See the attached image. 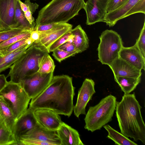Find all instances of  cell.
Returning a JSON list of instances; mask_svg holds the SVG:
<instances>
[{
  "mask_svg": "<svg viewBox=\"0 0 145 145\" xmlns=\"http://www.w3.org/2000/svg\"><path fill=\"white\" fill-rule=\"evenodd\" d=\"M74 89L72 77L66 75L53 76L43 91L31 99L29 108L33 110L49 109L69 117L73 111Z\"/></svg>",
  "mask_w": 145,
  "mask_h": 145,
  "instance_id": "obj_1",
  "label": "cell"
},
{
  "mask_svg": "<svg viewBox=\"0 0 145 145\" xmlns=\"http://www.w3.org/2000/svg\"><path fill=\"white\" fill-rule=\"evenodd\" d=\"M141 108L134 93L124 94L120 101H116L115 110L121 133L145 144V125Z\"/></svg>",
  "mask_w": 145,
  "mask_h": 145,
  "instance_id": "obj_2",
  "label": "cell"
},
{
  "mask_svg": "<svg viewBox=\"0 0 145 145\" xmlns=\"http://www.w3.org/2000/svg\"><path fill=\"white\" fill-rule=\"evenodd\" d=\"M84 0H52L39 11L35 26L54 23H67L83 8Z\"/></svg>",
  "mask_w": 145,
  "mask_h": 145,
  "instance_id": "obj_3",
  "label": "cell"
},
{
  "mask_svg": "<svg viewBox=\"0 0 145 145\" xmlns=\"http://www.w3.org/2000/svg\"><path fill=\"white\" fill-rule=\"evenodd\" d=\"M48 53L34 42L11 66L7 77L19 84L25 77L38 71L41 58Z\"/></svg>",
  "mask_w": 145,
  "mask_h": 145,
  "instance_id": "obj_4",
  "label": "cell"
},
{
  "mask_svg": "<svg viewBox=\"0 0 145 145\" xmlns=\"http://www.w3.org/2000/svg\"><path fill=\"white\" fill-rule=\"evenodd\" d=\"M116 97L109 95L94 106H90L84 119V128L93 132L111 121L115 110Z\"/></svg>",
  "mask_w": 145,
  "mask_h": 145,
  "instance_id": "obj_5",
  "label": "cell"
},
{
  "mask_svg": "<svg viewBox=\"0 0 145 145\" xmlns=\"http://www.w3.org/2000/svg\"><path fill=\"white\" fill-rule=\"evenodd\" d=\"M99 38L98 60L102 64L109 66L119 57V53L123 46L121 37L115 31L106 29L103 32Z\"/></svg>",
  "mask_w": 145,
  "mask_h": 145,
  "instance_id": "obj_6",
  "label": "cell"
},
{
  "mask_svg": "<svg viewBox=\"0 0 145 145\" xmlns=\"http://www.w3.org/2000/svg\"><path fill=\"white\" fill-rule=\"evenodd\" d=\"M11 109L16 120L27 110L31 99L19 84L8 82L0 92Z\"/></svg>",
  "mask_w": 145,
  "mask_h": 145,
  "instance_id": "obj_7",
  "label": "cell"
},
{
  "mask_svg": "<svg viewBox=\"0 0 145 145\" xmlns=\"http://www.w3.org/2000/svg\"><path fill=\"white\" fill-rule=\"evenodd\" d=\"M53 76V72L44 74L37 72L25 77L19 84L31 99L43 91Z\"/></svg>",
  "mask_w": 145,
  "mask_h": 145,
  "instance_id": "obj_8",
  "label": "cell"
},
{
  "mask_svg": "<svg viewBox=\"0 0 145 145\" xmlns=\"http://www.w3.org/2000/svg\"><path fill=\"white\" fill-rule=\"evenodd\" d=\"M95 85L94 82L91 79L86 78L83 82L78 91L76 103L73 109L74 115L77 117L78 118L81 114H86L87 105L95 93Z\"/></svg>",
  "mask_w": 145,
  "mask_h": 145,
  "instance_id": "obj_9",
  "label": "cell"
},
{
  "mask_svg": "<svg viewBox=\"0 0 145 145\" xmlns=\"http://www.w3.org/2000/svg\"><path fill=\"white\" fill-rule=\"evenodd\" d=\"M109 0H88L83 9L87 16L86 24L90 25L103 22L107 13L106 8Z\"/></svg>",
  "mask_w": 145,
  "mask_h": 145,
  "instance_id": "obj_10",
  "label": "cell"
},
{
  "mask_svg": "<svg viewBox=\"0 0 145 145\" xmlns=\"http://www.w3.org/2000/svg\"><path fill=\"white\" fill-rule=\"evenodd\" d=\"M22 139L35 140L47 143L49 145H61L57 131L45 129L38 124L32 130L20 136L16 142L19 139Z\"/></svg>",
  "mask_w": 145,
  "mask_h": 145,
  "instance_id": "obj_11",
  "label": "cell"
},
{
  "mask_svg": "<svg viewBox=\"0 0 145 145\" xmlns=\"http://www.w3.org/2000/svg\"><path fill=\"white\" fill-rule=\"evenodd\" d=\"M33 110L38 124L44 128L56 131L62 122L59 114L52 110L42 108Z\"/></svg>",
  "mask_w": 145,
  "mask_h": 145,
  "instance_id": "obj_12",
  "label": "cell"
},
{
  "mask_svg": "<svg viewBox=\"0 0 145 145\" xmlns=\"http://www.w3.org/2000/svg\"><path fill=\"white\" fill-rule=\"evenodd\" d=\"M17 0H0V31L12 28L15 24Z\"/></svg>",
  "mask_w": 145,
  "mask_h": 145,
  "instance_id": "obj_13",
  "label": "cell"
},
{
  "mask_svg": "<svg viewBox=\"0 0 145 145\" xmlns=\"http://www.w3.org/2000/svg\"><path fill=\"white\" fill-rule=\"evenodd\" d=\"M38 124L34 110L29 108L16 120L13 134L16 141L20 136L34 129Z\"/></svg>",
  "mask_w": 145,
  "mask_h": 145,
  "instance_id": "obj_14",
  "label": "cell"
},
{
  "mask_svg": "<svg viewBox=\"0 0 145 145\" xmlns=\"http://www.w3.org/2000/svg\"><path fill=\"white\" fill-rule=\"evenodd\" d=\"M119 56L121 59L137 69L145 70V59L135 44L130 47L123 46Z\"/></svg>",
  "mask_w": 145,
  "mask_h": 145,
  "instance_id": "obj_15",
  "label": "cell"
},
{
  "mask_svg": "<svg viewBox=\"0 0 145 145\" xmlns=\"http://www.w3.org/2000/svg\"><path fill=\"white\" fill-rule=\"evenodd\" d=\"M114 76L138 78L142 75L141 71L136 68L119 57L109 66Z\"/></svg>",
  "mask_w": 145,
  "mask_h": 145,
  "instance_id": "obj_16",
  "label": "cell"
},
{
  "mask_svg": "<svg viewBox=\"0 0 145 145\" xmlns=\"http://www.w3.org/2000/svg\"><path fill=\"white\" fill-rule=\"evenodd\" d=\"M61 145H84L76 130L62 122L57 130Z\"/></svg>",
  "mask_w": 145,
  "mask_h": 145,
  "instance_id": "obj_17",
  "label": "cell"
},
{
  "mask_svg": "<svg viewBox=\"0 0 145 145\" xmlns=\"http://www.w3.org/2000/svg\"><path fill=\"white\" fill-rule=\"evenodd\" d=\"M140 0H127L118 8L107 12L103 19L110 27L114 26L119 20L125 18L127 14Z\"/></svg>",
  "mask_w": 145,
  "mask_h": 145,
  "instance_id": "obj_18",
  "label": "cell"
},
{
  "mask_svg": "<svg viewBox=\"0 0 145 145\" xmlns=\"http://www.w3.org/2000/svg\"><path fill=\"white\" fill-rule=\"evenodd\" d=\"M72 25L55 30L42 36L34 42L41 49L49 53L50 47L59 37L72 29Z\"/></svg>",
  "mask_w": 145,
  "mask_h": 145,
  "instance_id": "obj_19",
  "label": "cell"
},
{
  "mask_svg": "<svg viewBox=\"0 0 145 145\" xmlns=\"http://www.w3.org/2000/svg\"><path fill=\"white\" fill-rule=\"evenodd\" d=\"M70 31L73 36L72 42L78 53L86 50L89 46V39L81 25H77Z\"/></svg>",
  "mask_w": 145,
  "mask_h": 145,
  "instance_id": "obj_20",
  "label": "cell"
},
{
  "mask_svg": "<svg viewBox=\"0 0 145 145\" xmlns=\"http://www.w3.org/2000/svg\"><path fill=\"white\" fill-rule=\"evenodd\" d=\"M32 44H26L12 52L4 55H0V73L10 68Z\"/></svg>",
  "mask_w": 145,
  "mask_h": 145,
  "instance_id": "obj_21",
  "label": "cell"
},
{
  "mask_svg": "<svg viewBox=\"0 0 145 145\" xmlns=\"http://www.w3.org/2000/svg\"><path fill=\"white\" fill-rule=\"evenodd\" d=\"M0 116L7 128L13 133L16 120L11 109L3 98L1 96Z\"/></svg>",
  "mask_w": 145,
  "mask_h": 145,
  "instance_id": "obj_22",
  "label": "cell"
},
{
  "mask_svg": "<svg viewBox=\"0 0 145 145\" xmlns=\"http://www.w3.org/2000/svg\"><path fill=\"white\" fill-rule=\"evenodd\" d=\"M14 20L15 24L12 29L30 31L34 30L35 25L30 24L27 20L18 0L16 5Z\"/></svg>",
  "mask_w": 145,
  "mask_h": 145,
  "instance_id": "obj_23",
  "label": "cell"
},
{
  "mask_svg": "<svg viewBox=\"0 0 145 145\" xmlns=\"http://www.w3.org/2000/svg\"><path fill=\"white\" fill-rule=\"evenodd\" d=\"M114 80L124 95L130 94L136 88L141 81V77L138 78L115 76Z\"/></svg>",
  "mask_w": 145,
  "mask_h": 145,
  "instance_id": "obj_24",
  "label": "cell"
},
{
  "mask_svg": "<svg viewBox=\"0 0 145 145\" xmlns=\"http://www.w3.org/2000/svg\"><path fill=\"white\" fill-rule=\"evenodd\" d=\"M104 128L108 132L107 137L113 141L115 144L119 145H137L138 144L129 139L112 128L108 125H105Z\"/></svg>",
  "mask_w": 145,
  "mask_h": 145,
  "instance_id": "obj_25",
  "label": "cell"
},
{
  "mask_svg": "<svg viewBox=\"0 0 145 145\" xmlns=\"http://www.w3.org/2000/svg\"><path fill=\"white\" fill-rule=\"evenodd\" d=\"M16 144L13 134L0 116V145H16Z\"/></svg>",
  "mask_w": 145,
  "mask_h": 145,
  "instance_id": "obj_26",
  "label": "cell"
},
{
  "mask_svg": "<svg viewBox=\"0 0 145 145\" xmlns=\"http://www.w3.org/2000/svg\"><path fill=\"white\" fill-rule=\"evenodd\" d=\"M55 68L54 61L48 53L41 58L37 72L42 73H48L54 72Z\"/></svg>",
  "mask_w": 145,
  "mask_h": 145,
  "instance_id": "obj_27",
  "label": "cell"
},
{
  "mask_svg": "<svg viewBox=\"0 0 145 145\" xmlns=\"http://www.w3.org/2000/svg\"><path fill=\"white\" fill-rule=\"evenodd\" d=\"M32 31H24L0 44V55H3L5 50L15 42L18 40L29 37Z\"/></svg>",
  "mask_w": 145,
  "mask_h": 145,
  "instance_id": "obj_28",
  "label": "cell"
},
{
  "mask_svg": "<svg viewBox=\"0 0 145 145\" xmlns=\"http://www.w3.org/2000/svg\"><path fill=\"white\" fill-rule=\"evenodd\" d=\"M71 30L63 34L49 48V53L53 52L67 42H72L73 36L71 33Z\"/></svg>",
  "mask_w": 145,
  "mask_h": 145,
  "instance_id": "obj_29",
  "label": "cell"
},
{
  "mask_svg": "<svg viewBox=\"0 0 145 145\" xmlns=\"http://www.w3.org/2000/svg\"><path fill=\"white\" fill-rule=\"evenodd\" d=\"M71 24L67 23H54L35 26L34 30L42 31L64 28Z\"/></svg>",
  "mask_w": 145,
  "mask_h": 145,
  "instance_id": "obj_30",
  "label": "cell"
},
{
  "mask_svg": "<svg viewBox=\"0 0 145 145\" xmlns=\"http://www.w3.org/2000/svg\"><path fill=\"white\" fill-rule=\"evenodd\" d=\"M24 31H25L18 29H12L0 31V44Z\"/></svg>",
  "mask_w": 145,
  "mask_h": 145,
  "instance_id": "obj_31",
  "label": "cell"
},
{
  "mask_svg": "<svg viewBox=\"0 0 145 145\" xmlns=\"http://www.w3.org/2000/svg\"><path fill=\"white\" fill-rule=\"evenodd\" d=\"M145 59V22L141 30L138 38L135 44Z\"/></svg>",
  "mask_w": 145,
  "mask_h": 145,
  "instance_id": "obj_32",
  "label": "cell"
},
{
  "mask_svg": "<svg viewBox=\"0 0 145 145\" xmlns=\"http://www.w3.org/2000/svg\"><path fill=\"white\" fill-rule=\"evenodd\" d=\"M77 54L75 52H68L59 48H57L53 52L52 55L58 62H61L64 59Z\"/></svg>",
  "mask_w": 145,
  "mask_h": 145,
  "instance_id": "obj_33",
  "label": "cell"
},
{
  "mask_svg": "<svg viewBox=\"0 0 145 145\" xmlns=\"http://www.w3.org/2000/svg\"><path fill=\"white\" fill-rule=\"evenodd\" d=\"M138 13L145 14V0H140L127 14L125 18Z\"/></svg>",
  "mask_w": 145,
  "mask_h": 145,
  "instance_id": "obj_34",
  "label": "cell"
},
{
  "mask_svg": "<svg viewBox=\"0 0 145 145\" xmlns=\"http://www.w3.org/2000/svg\"><path fill=\"white\" fill-rule=\"evenodd\" d=\"M29 38L18 40L11 45L5 50L3 55L12 52L25 45L28 44L27 42Z\"/></svg>",
  "mask_w": 145,
  "mask_h": 145,
  "instance_id": "obj_35",
  "label": "cell"
},
{
  "mask_svg": "<svg viewBox=\"0 0 145 145\" xmlns=\"http://www.w3.org/2000/svg\"><path fill=\"white\" fill-rule=\"evenodd\" d=\"M127 0H109L106 8V11L109 12L121 6Z\"/></svg>",
  "mask_w": 145,
  "mask_h": 145,
  "instance_id": "obj_36",
  "label": "cell"
},
{
  "mask_svg": "<svg viewBox=\"0 0 145 145\" xmlns=\"http://www.w3.org/2000/svg\"><path fill=\"white\" fill-rule=\"evenodd\" d=\"M58 48L68 52H75L78 54L72 42H67Z\"/></svg>",
  "mask_w": 145,
  "mask_h": 145,
  "instance_id": "obj_37",
  "label": "cell"
},
{
  "mask_svg": "<svg viewBox=\"0 0 145 145\" xmlns=\"http://www.w3.org/2000/svg\"><path fill=\"white\" fill-rule=\"evenodd\" d=\"M24 3L26 5L27 10H29L33 14L38 8L39 6L36 3H33L31 2L30 0H25Z\"/></svg>",
  "mask_w": 145,
  "mask_h": 145,
  "instance_id": "obj_38",
  "label": "cell"
},
{
  "mask_svg": "<svg viewBox=\"0 0 145 145\" xmlns=\"http://www.w3.org/2000/svg\"><path fill=\"white\" fill-rule=\"evenodd\" d=\"M25 16L29 23L31 24L35 25V22H34V18L32 16L33 14L29 9L24 12Z\"/></svg>",
  "mask_w": 145,
  "mask_h": 145,
  "instance_id": "obj_39",
  "label": "cell"
},
{
  "mask_svg": "<svg viewBox=\"0 0 145 145\" xmlns=\"http://www.w3.org/2000/svg\"><path fill=\"white\" fill-rule=\"evenodd\" d=\"M7 77L3 74H0V92L6 86L8 82Z\"/></svg>",
  "mask_w": 145,
  "mask_h": 145,
  "instance_id": "obj_40",
  "label": "cell"
},
{
  "mask_svg": "<svg viewBox=\"0 0 145 145\" xmlns=\"http://www.w3.org/2000/svg\"><path fill=\"white\" fill-rule=\"evenodd\" d=\"M39 38V35L38 31L33 30L31 32L30 38L33 42L38 40Z\"/></svg>",
  "mask_w": 145,
  "mask_h": 145,
  "instance_id": "obj_41",
  "label": "cell"
},
{
  "mask_svg": "<svg viewBox=\"0 0 145 145\" xmlns=\"http://www.w3.org/2000/svg\"></svg>",
  "mask_w": 145,
  "mask_h": 145,
  "instance_id": "obj_42",
  "label": "cell"
}]
</instances>
